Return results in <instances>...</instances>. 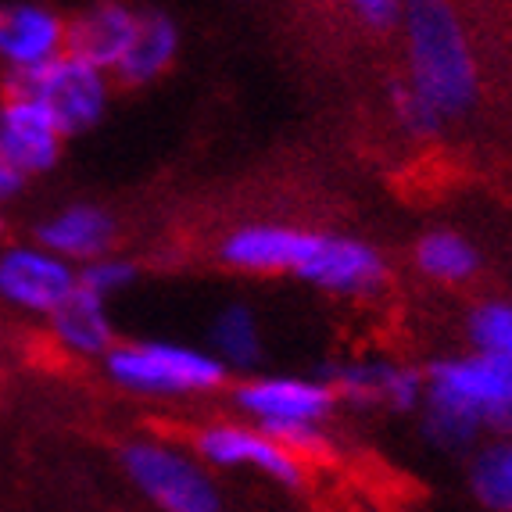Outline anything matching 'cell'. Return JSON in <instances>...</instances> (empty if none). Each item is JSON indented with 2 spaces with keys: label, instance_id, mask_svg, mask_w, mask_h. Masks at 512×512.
Returning <instances> with one entry per match:
<instances>
[{
  "label": "cell",
  "instance_id": "1",
  "mask_svg": "<svg viewBox=\"0 0 512 512\" xmlns=\"http://www.w3.org/2000/svg\"><path fill=\"white\" fill-rule=\"evenodd\" d=\"M423 430L444 452L512 437V369L495 359L448 355L423 369Z\"/></svg>",
  "mask_w": 512,
  "mask_h": 512
},
{
  "label": "cell",
  "instance_id": "2",
  "mask_svg": "<svg viewBox=\"0 0 512 512\" xmlns=\"http://www.w3.org/2000/svg\"><path fill=\"white\" fill-rule=\"evenodd\" d=\"M405 86L441 122H452L477 104L480 69L459 11L444 0L405 4Z\"/></svg>",
  "mask_w": 512,
  "mask_h": 512
},
{
  "label": "cell",
  "instance_id": "3",
  "mask_svg": "<svg viewBox=\"0 0 512 512\" xmlns=\"http://www.w3.org/2000/svg\"><path fill=\"white\" fill-rule=\"evenodd\" d=\"M230 394L251 427L273 434L301 459L323 448L326 419L341 402L323 376H248Z\"/></svg>",
  "mask_w": 512,
  "mask_h": 512
},
{
  "label": "cell",
  "instance_id": "4",
  "mask_svg": "<svg viewBox=\"0 0 512 512\" xmlns=\"http://www.w3.org/2000/svg\"><path fill=\"white\" fill-rule=\"evenodd\" d=\"M104 373L122 391L158 402L201 398L219 391L230 376L208 348L176 341H119L104 355Z\"/></svg>",
  "mask_w": 512,
  "mask_h": 512
},
{
  "label": "cell",
  "instance_id": "5",
  "mask_svg": "<svg viewBox=\"0 0 512 512\" xmlns=\"http://www.w3.org/2000/svg\"><path fill=\"white\" fill-rule=\"evenodd\" d=\"M122 470L140 495L162 512H222V491L194 452L162 437L122 444Z\"/></svg>",
  "mask_w": 512,
  "mask_h": 512
},
{
  "label": "cell",
  "instance_id": "6",
  "mask_svg": "<svg viewBox=\"0 0 512 512\" xmlns=\"http://www.w3.org/2000/svg\"><path fill=\"white\" fill-rule=\"evenodd\" d=\"M8 90L40 101L61 126L65 140L83 137L86 129H94L111 104V76L72 51L33 76L8 79Z\"/></svg>",
  "mask_w": 512,
  "mask_h": 512
},
{
  "label": "cell",
  "instance_id": "7",
  "mask_svg": "<svg viewBox=\"0 0 512 512\" xmlns=\"http://www.w3.org/2000/svg\"><path fill=\"white\" fill-rule=\"evenodd\" d=\"M194 455L208 470H258L283 487L305 480V459L248 419H215L194 434Z\"/></svg>",
  "mask_w": 512,
  "mask_h": 512
},
{
  "label": "cell",
  "instance_id": "8",
  "mask_svg": "<svg viewBox=\"0 0 512 512\" xmlns=\"http://www.w3.org/2000/svg\"><path fill=\"white\" fill-rule=\"evenodd\" d=\"M79 287V269L40 244H11L0 251V298L29 316H51Z\"/></svg>",
  "mask_w": 512,
  "mask_h": 512
},
{
  "label": "cell",
  "instance_id": "9",
  "mask_svg": "<svg viewBox=\"0 0 512 512\" xmlns=\"http://www.w3.org/2000/svg\"><path fill=\"white\" fill-rule=\"evenodd\" d=\"M69 54V18L47 4H0V65L8 79L33 76Z\"/></svg>",
  "mask_w": 512,
  "mask_h": 512
},
{
  "label": "cell",
  "instance_id": "10",
  "mask_svg": "<svg viewBox=\"0 0 512 512\" xmlns=\"http://www.w3.org/2000/svg\"><path fill=\"white\" fill-rule=\"evenodd\" d=\"M323 380L337 391V398L366 405V409L412 412L423 405V369L394 359L373 355V359L333 362Z\"/></svg>",
  "mask_w": 512,
  "mask_h": 512
},
{
  "label": "cell",
  "instance_id": "11",
  "mask_svg": "<svg viewBox=\"0 0 512 512\" xmlns=\"http://www.w3.org/2000/svg\"><path fill=\"white\" fill-rule=\"evenodd\" d=\"M298 280L341 298H369L387 283V258L366 240L319 233L316 251L301 265Z\"/></svg>",
  "mask_w": 512,
  "mask_h": 512
},
{
  "label": "cell",
  "instance_id": "12",
  "mask_svg": "<svg viewBox=\"0 0 512 512\" xmlns=\"http://www.w3.org/2000/svg\"><path fill=\"white\" fill-rule=\"evenodd\" d=\"M65 133L51 111L26 94L8 90L0 101V158L15 165L22 176H40L61 162Z\"/></svg>",
  "mask_w": 512,
  "mask_h": 512
},
{
  "label": "cell",
  "instance_id": "13",
  "mask_svg": "<svg viewBox=\"0 0 512 512\" xmlns=\"http://www.w3.org/2000/svg\"><path fill=\"white\" fill-rule=\"evenodd\" d=\"M319 233L287 226V222H248L222 240L219 258L230 269L258 276H280L301 273V265L316 251Z\"/></svg>",
  "mask_w": 512,
  "mask_h": 512
},
{
  "label": "cell",
  "instance_id": "14",
  "mask_svg": "<svg viewBox=\"0 0 512 512\" xmlns=\"http://www.w3.org/2000/svg\"><path fill=\"white\" fill-rule=\"evenodd\" d=\"M115 237H119V222L101 205H69L36 226V244L76 269L111 255Z\"/></svg>",
  "mask_w": 512,
  "mask_h": 512
},
{
  "label": "cell",
  "instance_id": "15",
  "mask_svg": "<svg viewBox=\"0 0 512 512\" xmlns=\"http://www.w3.org/2000/svg\"><path fill=\"white\" fill-rule=\"evenodd\" d=\"M137 11L140 8L115 4V0L83 8L76 18H69V51L115 76L122 54L133 40V29H137Z\"/></svg>",
  "mask_w": 512,
  "mask_h": 512
},
{
  "label": "cell",
  "instance_id": "16",
  "mask_svg": "<svg viewBox=\"0 0 512 512\" xmlns=\"http://www.w3.org/2000/svg\"><path fill=\"white\" fill-rule=\"evenodd\" d=\"M176 54H180V26H176V18L162 8H140L133 40H129L126 54H122L119 69H115L111 79H119L126 86H147L172 69Z\"/></svg>",
  "mask_w": 512,
  "mask_h": 512
},
{
  "label": "cell",
  "instance_id": "17",
  "mask_svg": "<svg viewBox=\"0 0 512 512\" xmlns=\"http://www.w3.org/2000/svg\"><path fill=\"white\" fill-rule=\"evenodd\" d=\"M47 326H51L54 341L69 355H79V359H104L119 344L115 341V319H111L108 301L83 291V287H76L58 305V312L47 316Z\"/></svg>",
  "mask_w": 512,
  "mask_h": 512
},
{
  "label": "cell",
  "instance_id": "18",
  "mask_svg": "<svg viewBox=\"0 0 512 512\" xmlns=\"http://www.w3.org/2000/svg\"><path fill=\"white\" fill-rule=\"evenodd\" d=\"M416 269L427 280L444 283V287H459V283L473 280L480 269V251L470 237H462L455 230H430L416 240Z\"/></svg>",
  "mask_w": 512,
  "mask_h": 512
},
{
  "label": "cell",
  "instance_id": "19",
  "mask_svg": "<svg viewBox=\"0 0 512 512\" xmlns=\"http://www.w3.org/2000/svg\"><path fill=\"white\" fill-rule=\"evenodd\" d=\"M215 359L226 366V373H248L262 362V326L258 316L248 305H233L219 308V316L212 319V348H208Z\"/></svg>",
  "mask_w": 512,
  "mask_h": 512
},
{
  "label": "cell",
  "instance_id": "20",
  "mask_svg": "<svg viewBox=\"0 0 512 512\" xmlns=\"http://www.w3.org/2000/svg\"><path fill=\"white\" fill-rule=\"evenodd\" d=\"M470 491L487 512H512V437H491L473 448Z\"/></svg>",
  "mask_w": 512,
  "mask_h": 512
},
{
  "label": "cell",
  "instance_id": "21",
  "mask_svg": "<svg viewBox=\"0 0 512 512\" xmlns=\"http://www.w3.org/2000/svg\"><path fill=\"white\" fill-rule=\"evenodd\" d=\"M470 348L512 369V301H480L466 319Z\"/></svg>",
  "mask_w": 512,
  "mask_h": 512
},
{
  "label": "cell",
  "instance_id": "22",
  "mask_svg": "<svg viewBox=\"0 0 512 512\" xmlns=\"http://www.w3.org/2000/svg\"><path fill=\"white\" fill-rule=\"evenodd\" d=\"M133 283H137V265L129 262V258L115 255V251L79 269V287L97 294L101 301H111L115 294L129 291Z\"/></svg>",
  "mask_w": 512,
  "mask_h": 512
},
{
  "label": "cell",
  "instance_id": "23",
  "mask_svg": "<svg viewBox=\"0 0 512 512\" xmlns=\"http://www.w3.org/2000/svg\"><path fill=\"white\" fill-rule=\"evenodd\" d=\"M391 104H394V115H398V122H402V129H405V133H412V137H434V133H441V129H444V122L437 119L434 111L419 101V97L412 94L405 83H398L391 90Z\"/></svg>",
  "mask_w": 512,
  "mask_h": 512
},
{
  "label": "cell",
  "instance_id": "24",
  "mask_svg": "<svg viewBox=\"0 0 512 512\" xmlns=\"http://www.w3.org/2000/svg\"><path fill=\"white\" fill-rule=\"evenodd\" d=\"M351 15L369 33H394L405 22V4L402 0H355Z\"/></svg>",
  "mask_w": 512,
  "mask_h": 512
},
{
  "label": "cell",
  "instance_id": "25",
  "mask_svg": "<svg viewBox=\"0 0 512 512\" xmlns=\"http://www.w3.org/2000/svg\"><path fill=\"white\" fill-rule=\"evenodd\" d=\"M26 183L29 180L15 169V165L0 158V201H11V197H18L22 190H26Z\"/></svg>",
  "mask_w": 512,
  "mask_h": 512
},
{
  "label": "cell",
  "instance_id": "26",
  "mask_svg": "<svg viewBox=\"0 0 512 512\" xmlns=\"http://www.w3.org/2000/svg\"><path fill=\"white\" fill-rule=\"evenodd\" d=\"M0 233H4V222H0Z\"/></svg>",
  "mask_w": 512,
  "mask_h": 512
}]
</instances>
